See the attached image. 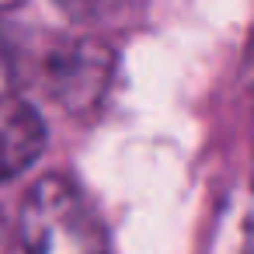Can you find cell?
Here are the masks:
<instances>
[{
	"label": "cell",
	"instance_id": "obj_1",
	"mask_svg": "<svg viewBox=\"0 0 254 254\" xmlns=\"http://www.w3.org/2000/svg\"><path fill=\"white\" fill-rule=\"evenodd\" d=\"M18 244L25 254H108V230L70 178L49 174L21 202Z\"/></svg>",
	"mask_w": 254,
	"mask_h": 254
},
{
	"label": "cell",
	"instance_id": "obj_2",
	"mask_svg": "<svg viewBox=\"0 0 254 254\" xmlns=\"http://www.w3.org/2000/svg\"><path fill=\"white\" fill-rule=\"evenodd\" d=\"M112 70V49L91 35H46L25 53V80L73 115L105 98Z\"/></svg>",
	"mask_w": 254,
	"mask_h": 254
},
{
	"label": "cell",
	"instance_id": "obj_3",
	"mask_svg": "<svg viewBox=\"0 0 254 254\" xmlns=\"http://www.w3.org/2000/svg\"><path fill=\"white\" fill-rule=\"evenodd\" d=\"M49 132L32 101L0 91V181L25 174L46 150Z\"/></svg>",
	"mask_w": 254,
	"mask_h": 254
},
{
	"label": "cell",
	"instance_id": "obj_4",
	"mask_svg": "<svg viewBox=\"0 0 254 254\" xmlns=\"http://www.w3.org/2000/svg\"><path fill=\"white\" fill-rule=\"evenodd\" d=\"M244 244H247V254H254V185H251L247 212H244Z\"/></svg>",
	"mask_w": 254,
	"mask_h": 254
},
{
	"label": "cell",
	"instance_id": "obj_5",
	"mask_svg": "<svg viewBox=\"0 0 254 254\" xmlns=\"http://www.w3.org/2000/svg\"><path fill=\"white\" fill-rule=\"evenodd\" d=\"M14 251H18V233L11 230V223L0 212V254H14Z\"/></svg>",
	"mask_w": 254,
	"mask_h": 254
},
{
	"label": "cell",
	"instance_id": "obj_6",
	"mask_svg": "<svg viewBox=\"0 0 254 254\" xmlns=\"http://www.w3.org/2000/svg\"><path fill=\"white\" fill-rule=\"evenodd\" d=\"M21 0H0V11H11V7H18Z\"/></svg>",
	"mask_w": 254,
	"mask_h": 254
},
{
	"label": "cell",
	"instance_id": "obj_7",
	"mask_svg": "<svg viewBox=\"0 0 254 254\" xmlns=\"http://www.w3.org/2000/svg\"><path fill=\"white\" fill-rule=\"evenodd\" d=\"M4 66H7V60H4V53H0V73H4Z\"/></svg>",
	"mask_w": 254,
	"mask_h": 254
}]
</instances>
